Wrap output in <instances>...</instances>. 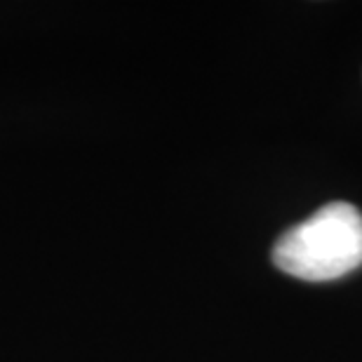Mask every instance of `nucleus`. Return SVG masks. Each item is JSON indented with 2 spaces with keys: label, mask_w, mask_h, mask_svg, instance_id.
I'll return each instance as SVG.
<instances>
[{
  "label": "nucleus",
  "mask_w": 362,
  "mask_h": 362,
  "mask_svg": "<svg viewBox=\"0 0 362 362\" xmlns=\"http://www.w3.org/2000/svg\"><path fill=\"white\" fill-rule=\"evenodd\" d=\"M282 273L327 282L362 266V214L351 202H329L306 221L285 230L273 247Z\"/></svg>",
  "instance_id": "nucleus-1"
}]
</instances>
